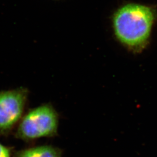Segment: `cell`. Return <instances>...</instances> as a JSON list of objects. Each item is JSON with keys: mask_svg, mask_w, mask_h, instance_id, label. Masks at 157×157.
I'll list each match as a JSON object with an SVG mask.
<instances>
[{"mask_svg": "<svg viewBox=\"0 0 157 157\" xmlns=\"http://www.w3.org/2000/svg\"><path fill=\"white\" fill-rule=\"evenodd\" d=\"M62 151L51 145H41L15 151L12 157H62Z\"/></svg>", "mask_w": 157, "mask_h": 157, "instance_id": "obj_4", "label": "cell"}, {"mask_svg": "<svg viewBox=\"0 0 157 157\" xmlns=\"http://www.w3.org/2000/svg\"><path fill=\"white\" fill-rule=\"evenodd\" d=\"M155 19L154 12L147 6L130 4L113 16V28L117 38L127 46L138 48L147 42Z\"/></svg>", "mask_w": 157, "mask_h": 157, "instance_id": "obj_1", "label": "cell"}, {"mask_svg": "<svg viewBox=\"0 0 157 157\" xmlns=\"http://www.w3.org/2000/svg\"><path fill=\"white\" fill-rule=\"evenodd\" d=\"M29 91L27 88L0 91V137L9 135L25 114Z\"/></svg>", "mask_w": 157, "mask_h": 157, "instance_id": "obj_3", "label": "cell"}, {"mask_svg": "<svg viewBox=\"0 0 157 157\" xmlns=\"http://www.w3.org/2000/svg\"><path fill=\"white\" fill-rule=\"evenodd\" d=\"M59 119V114L52 104H42L25 113L15 129V137L31 142L40 138L56 136Z\"/></svg>", "mask_w": 157, "mask_h": 157, "instance_id": "obj_2", "label": "cell"}, {"mask_svg": "<svg viewBox=\"0 0 157 157\" xmlns=\"http://www.w3.org/2000/svg\"><path fill=\"white\" fill-rule=\"evenodd\" d=\"M12 148L0 143V157H12Z\"/></svg>", "mask_w": 157, "mask_h": 157, "instance_id": "obj_5", "label": "cell"}]
</instances>
